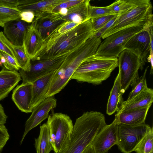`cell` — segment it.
<instances>
[{
    "label": "cell",
    "instance_id": "6da1fadb",
    "mask_svg": "<svg viewBox=\"0 0 153 153\" xmlns=\"http://www.w3.org/2000/svg\"><path fill=\"white\" fill-rule=\"evenodd\" d=\"M89 19L70 30L59 32L56 28L39 44L31 61L66 56L94 35Z\"/></svg>",
    "mask_w": 153,
    "mask_h": 153
},
{
    "label": "cell",
    "instance_id": "f546056e",
    "mask_svg": "<svg viewBox=\"0 0 153 153\" xmlns=\"http://www.w3.org/2000/svg\"><path fill=\"white\" fill-rule=\"evenodd\" d=\"M21 12L17 8L0 7V26L4 27L7 22L20 19Z\"/></svg>",
    "mask_w": 153,
    "mask_h": 153
},
{
    "label": "cell",
    "instance_id": "8d00e7d4",
    "mask_svg": "<svg viewBox=\"0 0 153 153\" xmlns=\"http://www.w3.org/2000/svg\"><path fill=\"white\" fill-rule=\"evenodd\" d=\"M20 19L29 23H32L35 18L34 13L30 11L21 12L20 14Z\"/></svg>",
    "mask_w": 153,
    "mask_h": 153
},
{
    "label": "cell",
    "instance_id": "d590c367",
    "mask_svg": "<svg viewBox=\"0 0 153 153\" xmlns=\"http://www.w3.org/2000/svg\"><path fill=\"white\" fill-rule=\"evenodd\" d=\"M117 16V15H116L103 27L95 32L94 35V36L97 38L101 39L103 34L113 25L116 18Z\"/></svg>",
    "mask_w": 153,
    "mask_h": 153
},
{
    "label": "cell",
    "instance_id": "4dcf8cb0",
    "mask_svg": "<svg viewBox=\"0 0 153 153\" xmlns=\"http://www.w3.org/2000/svg\"><path fill=\"white\" fill-rule=\"evenodd\" d=\"M109 15H114L111 12L108 6L97 7L90 4L88 9L89 19H92Z\"/></svg>",
    "mask_w": 153,
    "mask_h": 153
},
{
    "label": "cell",
    "instance_id": "ab89813d",
    "mask_svg": "<svg viewBox=\"0 0 153 153\" xmlns=\"http://www.w3.org/2000/svg\"><path fill=\"white\" fill-rule=\"evenodd\" d=\"M0 50L3 51L7 54L10 55L13 57L15 60V56L13 53L8 48L6 47L3 43L0 40Z\"/></svg>",
    "mask_w": 153,
    "mask_h": 153
},
{
    "label": "cell",
    "instance_id": "836d02e7",
    "mask_svg": "<svg viewBox=\"0 0 153 153\" xmlns=\"http://www.w3.org/2000/svg\"><path fill=\"white\" fill-rule=\"evenodd\" d=\"M83 0H64L63 2L54 8L52 12H57L62 8H68L81 2Z\"/></svg>",
    "mask_w": 153,
    "mask_h": 153
},
{
    "label": "cell",
    "instance_id": "44dd1931",
    "mask_svg": "<svg viewBox=\"0 0 153 153\" xmlns=\"http://www.w3.org/2000/svg\"><path fill=\"white\" fill-rule=\"evenodd\" d=\"M17 71H10L3 67L0 71V101L5 98L21 80Z\"/></svg>",
    "mask_w": 153,
    "mask_h": 153
},
{
    "label": "cell",
    "instance_id": "9c48e42d",
    "mask_svg": "<svg viewBox=\"0 0 153 153\" xmlns=\"http://www.w3.org/2000/svg\"><path fill=\"white\" fill-rule=\"evenodd\" d=\"M121 86L123 95L134 79L141 70V63L139 58L129 51L125 49L117 57Z\"/></svg>",
    "mask_w": 153,
    "mask_h": 153
},
{
    "label": "cell",
    "instance_id": "7402d4cb",
    "mask_svg": "<svg viewBox=\"0 0 153 153\" xmlns=\"http://www.w3.org/2000/svg\"><path fill=\"white\" fill-rule=\"evenodd\" d=\"M50 13H47L35 18L32 23L43 39L65 22L54 19L51 16Z\"/></svg>",
    "mask_w": 153,
    "mask_h": 153
},
{
    "label": "cell",
    "instance_id": "8fae6325",
    "mask_svg": "<svg viewBox=\"0 0 153 153\" xmlns=\"http://www.w3.org/2000/svg\"><path fill=\"white\" fill-rule=\"evenodd\" d=\"M151 25L146 27L132 37L125 47V49L134 53L140 60L141 70L145 65L150 51V27Z\"/></svg>",
    "mask_w": 153,
    "mask_h": 153
},
{
    "label": "cell",
    "instance_id": "83f0119b",
    "mask_svg": "<svg viewBox=\"0 0 153 153\" xmlns=\"http://www.w3.org/2000/svg\"><path fill=\"white\" fill-rule=\"evenodd\" d=\"M137 153H153V129L151 127L134 150Z\"/></svg>",
    "mask_w": 153,
    "mask_h": 153
},
{
    "label": "cell",
    "instance_id": "484cf974",
    "mask_svg": "<svg viewBox=\"0 0 153 153\" xmlns=\"http://www.w3.org/2000/svg\"><path fill=\"white\" fill-rule=\"evenodd\" d=\"M34 145L36 153H50L53 150L47 123L40 126V133L38 137L35 139Z\"/></svg>",
    "mask_w": 153,
    "mask_h": 153
},
{
    "label": "cell",
    "instance_id": "5bb4252c",
    "mask_svg": "<svg viewBox=\"0 0 153 153\" xmlns=\"http://www.w3.org/2000/svg\"><path fill=\"white\" fill-rule=\"evenodd\" d=\"M64 0H19L17 8L21 12L30 11L37 18L43 14L52 12L57 6L63 2Z\"/></svg>",
    "mask_w": 153,
    "mask_h": 153
},
{
    "label": "cell",
    "instance_id": "b9f144b4",
    "mask_svg": "<svg viewBox=\"0 0 153 153\" xmlns=\"http://www.w3.org/2000/svg\"><path fill=\"white\" fill-rule=\"evenodd\" d=\"M82 153H94L91 145L87 147Z\"/></svg>",
    "mask_w": 153,
    "mask_h": 153
},
{
    "label": "cell",
    "instance_id": "1f68e13d",
    "mask_svg": "<svg viewBox=\"0 0 153 153\" xmlns=\"http://www.w3.org/2000/svg\"><path fill=\"white\" fill-rule=\"evenodd\" d=\"M2 64L7 70L19 71L20 68L15 59L9 54L0 50V65Z\"/></svg>",
    "mask_w": 153,
    "mask_h": 153
},
{
    "label": "cell",
    "instance_id": "d6a6232c",
    "mask_svg": "<svg viewBox=\"0 0 153 153\" xmlns=\"http://www.w3.org/2000/svg\"><path fill=\"white\" fill-rule=\"evenodd\" d=\"M116 15H109L91 19L92 30L95 32L113 19Z\"/></svg>",
    "mask_w": 153,
    "mask_h": 153
},
{
    "label": "cell",
    "instance_id": "277c9868",
    "mask_svg": "<svg viewBox=\"0 0 153 153\" xmlns=\"http://www.w3.org/2000/svg\"><path fill=\"white\" fill-rule=\"evenodd\" d=\"M118 66L117 58L94 55L88 58L80 65L71 80L98 85L107 79Z\"/></svg>",
    "mask_w": 153,
    "mask_h": 153
},
{
    "label": "cell",
    "instance_id": "8992f818",
    "mask_svg": "<svg viewBox=\"0 0 153 153\" xmlns=\"http://www.w3.org/2000/svg\"><path fill=\"white\" fill-rule=\"evenodd\" d=\"M152 25L153 23L136 25L113 33L101 42L95 55L109 58H117L125 49L126 44L132 37Z\"/></svg>",
    "mask_w": 153,
    "mask_h": 153
},
{
    "label": "cell",
    "instance_id": "7a4b0ae2",
    "mask_svg": "<svg viewBox=\"0 0 153 153\" xmlns=\"http://www.w3.org/2000/svg\"><path fill=\"white\" fill-rule=\"evenodd\" d=\"M101 42V39L93 35L66 56L53 75L47 98L54 96L64 88L80 65L88 58L95 54Z\"/></svg>",
    "mask_w": 153,
    "mask_h": 153
},
{
    "label": "cell",
    "instance_id": "52a82bcc",
    "mask_svg": "<svg viewBox=\"0 0 153 153\" xmlns=\"http://www.w3.org/2000/svg\"><path fill=\"white\" fill-rule=\"evenodd\" d=\"M47 123L50 130L51 142L54 153L65 149L69 143L74 125L70 117L61 113L49 115Z\"/></svg>",
    "mask_w": 153,
    "mask_h": 153
},
{
    "label": "cell",
    "instance_id": "603a6c76",
    "mask_svg": "<svg viewBox=\"0 0 153 153\" xmlns=\"http://www.w3.org/2000/svg\"><path fill=\"white\" fill-rule=\"evenodd\" d=\"M0 40L13 53L20 68L25 71H28L30 65L31 60L27 55L23 45L21 46L14 45L2 31H0Z\"/></svg>",
    "mask_w": 153,
    "mask_h": 153
},
{
    "label": "cell",
    "instance_id": "d4e9b609",
    "mask_svg": "<svg viewBox=\"0 0 153 153\" xmlns=\"http://www.w3.org/2000/svg\"><path fill=\"white\" fill-rule=\"evenodd\" d=\"M120 75L118 73L111 90L106 107V113L111 115L117 112L124 102L121 92Z\"/></svg>",
    "mask_w": 153,
    "mask_h": 153
},
{
    "label": "cell",
    "instance_id": "60d3db41",
    "mask_svg": "<svg viewBox=\"0 0 153 153\" xmlns=\"http://www.w3.org/2000/svg\"><path fill=\"white\" fill-rule=\"evenodd\" d=\"M147 59L148 62H150L151 65L150 74H152L153 69V53H149Z\"/></svg>",
    "mask_w": 153,
    "mask_h": 153
},
{
    "label": "cell",
    "instance_id": "74e56055",
    "mask_svg": "<svg viewBox=\"0 0 153 153\" xmlns=\"http://www.w3.org/2000/svg\"><path fill=\"white\" fill-rule=\"evenodd\" d=\"M19 0H0V7L10 8H17Z\"/></svg>",
    "mask_w": 153,
    "mask_h": 153
},
{
    "label": "cell",
    "instance_id": "cb8c5ba5",
    "mask_svg": "<svg viewBox=\"0 0 153 153\" xmlns=\"http://www.w3.org/2000/svg\"><path fill=\"white\" fill-rule=\"evenodd\" d=\"M42 39L33 23H30L24 38L23 46L27 55L31 60L33 58L38 45Z\"/></svg>",
    "mask_w": 153,
    "mask_h": 153
},
{
    "label": "cell",
    "instance_id": "e575fe53",
    "mask_svg": "<svg viewBox=\"0 0 153 153\" xmlns=\"http://www.w3.org/2000/svg\"><path fill=\"white\" fill-rule=\"evenodd\" d=\"M10 135L5 125H0V152L9 139Z\"/></svg>",
    "mask_w": 153,
    "mask_h": 153
},
{
    "label": "cell",
    "instance_id": "5b68a950",
    "mask_svg": "<svg viewBox=\"0 0 153 153\" xmlns=\"http://www.w3.org/2000/svg\"><path fill=\"white\" fill-rule=\"evenodd\" d=\"M153 7L150 1H143L128 11L117 15L113 25L105 32L101 38L104 39L122 29L139 24L153 23Z\"/></svg>",
    "mask_w": 153,
    "mask_h": 153
},
{
    "label": "cell",
    "instance_id": "f1b7e54d",
    "mask_svg": "<svg viewBox=\"0 0 153 153\" xmlns=\"http://www.w3.org/2000/svg\"><path fill=\"white\" fill-rule=\"evenodd\" d=\"M148 67L146 68L141 76L139 77V75H137L131 82L130 85L132 87V89L127 100L131 99L148 87L146 74Z\"/></svg>",
    "mask_w": 153,
    "mask_h": 153
},
{
    "label": "cell",
    "instance_id": "7c38bea8",
    "mask_svg": "<svg viewBox=\"0 0 153 153\" xmlns=\"http://www.w3.org/2000/svg\"><path fill=\"white\" fill-rule=\"evenodd\" d=\"M119 125L115 120L106 125L97 135L91 144L94 153H106L117 144Z\"/></svg>",
    "mask_w": 153,
    "mask_h": 153
},
{
    "label": "cell",
    "instance_id": "ba28073f",
    "mask_svg": "<svg viewBox=\"0 0 153 153\" xmlns=\"http://www.w3.org/2000/svg\"><path fill=\"white\" fill-rule=\"evenodd\" d=\"M145 123L135 126L119 125L117 145L123 153H131L151 128Z\"/></svg>",
    "mask_w": 153,
    "mask_h": 153
},
{
    "label": "cell",
    "instance_id": "ffe728a7",
    "mask_svg": "<svg viewBox=\"0 0 153 153\" xmlns=\"http://www.w3.org/2000/svg\"><path fill=\"white\" fill-rule=\"evenodd\" d=\"M53 72L36 80L32 83V108L47 98L52 78L55 72Z\"/></svg>",
    "mask_w": 153,
    "mask_h": 153
},
{
    "label": "cell",
    "instance_id": "f35d334b",
    "mask_svg": "<svg viewBox=\"0 0 153 153\" xmlns=\"http://www.w3.org/2000/svg\"><path fill=\"white\" fill-rule=\"evenodd\" d=\"M7 116L4 112V108L0 103V125H5Z\"/></svg>",
    "mask_w": 153,
    "mask_h": 153
},
{
    "label": "cell",
    "instance_id": "30bf717a",
    "mask_svg": "<svg viewBox=\"0 0 153 153\" xmlns=\"http://www.w3.org/2000/svg\"><path fill=\"white\" fill-rule=\"evenodd\" d=\"M66 56L59 57L47 60H31L28 71H25L20 68L19 70L22 78V83H32L37 79L56 71L63 63Z\"/></svg>",
    "mask_w": 153,
    "mask_h": 153
},
{
    "label": "cell",
    "instance_id": "4fadbf2b",
    "mask_svg": "<svg viewBox=\"0 0 153 153\" xmlns=\"http://www.w3.org/2000/svg\"><path fill=\"white\" fill-rule=\"evenodd\" d=\"M56 105V100L53 96L47 97L33 109L30 116L26 122L25 130L20 141V144L27 133L48 118L49 112L55 108Z\"/></svg>",
    "mask_w": 153,
    "mask_h": 153
},
{
    "label": "cell",
    "instance_id": "3957f363",
    "mask_svg": "<svg viewBox=\"0 0 153 153\" xmlns=\"http://www.w3.org/2000/svg\"><path fill=\"white\" fill-rule=\"evenodd\" d=\"M106 125L105 116L101 112L84 113L76 119L68 145L56 153H82Z\"/></svg>",
    "mask_w": 153,
    "mask_h": 153
},
{
    "label": "cell",
    "instance_id": "d6986e66",
    "mask_svg": "<svg viewBox=\"0 0 153 153\" xmlns=\"http://www.w3.org/2000/svg\"><path fill=\"white\" fill-rule=\"evenodd\" d=\"M153 101V90L147 88L129 100L123 102L117 112L129 111L151 105Z\"/></svg>",
    "mask_w": 153,
    "mask_h": 153
},
{
    "label": "cell",
    "instance_id": "9a60e30c",
    "mask_svg": "<svg viewBox=\"0 0 153 153\" xmlns=\"http://www.w3.org/2000/svg\"><path fill=\"white\" fill-rule=\"evenodd\" d=\"M30 24L20 19L9 21L3 27L4 34L14 45L22 46L26 33Z\"/></svg>",
    "mask_w": 153,
    "mask_h": 153
},
{
    "label": "cell",
    "instance_id": "e0dca14e",
    "mask_svg": "<svg viewBox=\"0 0 153 153\" xmlns=\"http://www.w3.org/2000/svg\"><path fill=\"white\" fill-rule=\"evenodd\" d=\"M90 1V0H83L81 2L67 8L66 14L63 16H60L58 12H52L53 16L56 20L80 24L89 19L88 9Z\"/></svg>",
    "mask_w": 153,
    "mask_h": 153
},
{
    "label": "cell",
    "instance_id": "2e32d148",
    "mask_svg": "<svg viewBox=\"0 0 153 153\" xmlns=\"http://www.w3.org/2000/svg\"><path fill=\"white\" fill-rule=\"evenodd\" d=\"M32 83H22L18 85L13 92L12 99L22 112H32Z\"/></svg>",
    "mask_w": 153,
    "mask_h": 153
},
{
    "label": "cell",
    "instance_id": "4316f807",
    "mask_svg": "<svg viewBox=\"0 0 153 153\" xmlns=\"http://www.w3.org/2000/svg\"><path fill=\"white\" fill-rule=\"evenodd\" d=\"M143 0H116L108 6L113 15H119L130 10L142 3Z\"/></svg>",
    "mask_w": 153,
    "mask_h": 153
},
{
    "label": "cell",
    "instance_id": "ac0fdd59",
    "mask_svg": "<svg viewBox=\"0 0 153 153\" xmlns=\"http://www.w3.org/2000/svg\"><path fill=\"white\" fill-rule=\"evenodd\" d=\"M151 106L117 112L114 120L118 125L135 126L145 123L146 117Z\"/></svg>",
    "mask_w": 153,
    "mask_h": 153
}]
</instances>
